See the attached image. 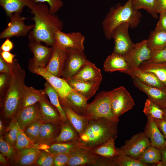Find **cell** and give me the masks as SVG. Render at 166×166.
<instances>
[{"label":"cell","mask_w":166,"mask_h":166,"mask_svg":"<svg viewBox=\"0 0 166 166\" xmlns=\"http://www.w3.org/2000/svg\"><path fill=\"white\" fill-rule=\"evenodd\" d=\"M112 90L100 92L88 104L82 116L89 120L105 118L118 122L119 118L114 115L112 109Z\"/></svg>","instance_id":"obj_5"},{"label":"cell","mask_w":166,"mask_h":166,"mask_svg":"<svg viewBox=\"0 0 166 166\" xmlns=\"http://www.w3.org/2000/svg\"><path fill=\"white\" fill-rule=\"evenodd\" d=\"M118 122L105 118L89 120L85 131L78 140L79 145L84 149L91 150L111 138L116 139Z\"/></svg>","instance_id":"obj_2"},{"label":"cell","mask_w":166,"mask_h":166,"mask_svg":"<svg viewBox=\"0 0 166 166\" xmlns=\"http://www.w3.org/2000/svg\"><path fill=\"white\" fill-rule=\"evenodd\" d=\"M30 9L34 15L31 19L34 22V27L28 34L29 40L53 46L55 43L56 31L63 29V22L50 12L49 7L44 3H36Z\"/></svg>","instance_id":"obj_1"},{"label":"cell","mask_w":166,"mask_h":166,"mask_svg":"<svg viewBox=\"0 0 166 166\" xmlns=\"http://www.w3.org/2000/svg\"><path fill=\"white\" fill-rule=\"evenodd\" d=\"M161 155V160L157 164L159 166H166V147L159 149Z\"/></svg>","instance_id":"obj_57"},{"label":"cell","mask_w":166,"mask_h":166,"mask_svg":"<svg viewBox=\"0 0 166 166\" xmlns=\"http://www.w3.org/2000/svg\"><path fill=\"white\" fill-rule=\"evenodd\" d=\"M81 148L77 141L52 143L49 146L48 150L54 154L72 153Z\"/></svg>","instance_id":"obj_38"},{"label":"cell","mask_w":166,"mask_h":166,"mask_svg":"<svg viewBox=\"0 0 166 166\" xmlns=\"http://www.w3.org/2000/svg\"><path fill=\"white\" fill-rule=\"evenodd\" d=\"M41 152L36 147L26 148L18 150L13 158L18 165H31L36 164Z\"/></svg>","instance_id":"obj_24"},{"label":"cell","mask_w":166,"mask_h":166,"mask_svg":"<svg viewBox=\"0 0 166 166\" xmlns=\"http://www.w3.org/2000/svg\"><path fill=\"white\" fill-rule=\"evenodd\" d=\"M85 39L80 32L65 33L58 30L55 35V44L65 50L72 49L84 51Z\"/></svg>","instance_id":"obj_11"},{"label":"cell","mask_w":166,"mask_h":166,"mask_svg":"<svg viewBox=\"0 0 166 166\" xmlns=\"http://www.w3.org/2000/svg\"><path fill=\"white\" fill-rule=\"evenodd\" d=\"M147 44L151 50L162 49L166 47V32L154 30L147 40Z\"/></svg>","instance_id":"obj_34"},{"label":"cell","mask_w":166,"mask_h":166,"mask_svg":"<svg viewBox=\"0 0 166 166\" xmlns=\"http://www.w3.org/2000/svg\"><path fill=\"white\" fill-rule=\"evenodd\" d=\"M46 95L44 90H37L32 87L26 85L19 110L39 102L45 97Z\"/></svg>","instance_id":"obj_27"},{"label":"cell","mask_w":166,"mask_h":166,"mask_svg":"<svg viewBox=\"0 0 166 166\" xmlns=\"http://www.w3.org/2000/svg\"><path fill=\"white\" fill-rule=\"evenodd\" d=\"M143 112L146 116L154 119L166 120V109L148 98L146 100Z\"/></svg>","instance_id":"obj_36"},{"label":"cell","mask_w":166,"mask_h":166,"mask_svg":"<svg viewBox=\"0 0 166 166\" xmlns=\"http://www.w3.org/2000/svg\"><path fill=\"white\" fill-rule=\"evenodd\" d=\"M147 122L144 132L149 138L151 144L159 149L166 147V140L154 119L147 116Z\"/></svg>","instance_id":"obj_19"},{"label":"cell","mask_w":166,"mask_h":166,"mask_svg":"<svg viewBox=\"0 0 166 166\" xmlns=\"http://www.w3.org/2000/svg\"><path fill=\"white\" fill-rule=\"evenodd\" d=\"M61 125L49 122H42L40 128L39 139L38 144H48L53 143L58 135Z\"/></svg>","instance_id":"obj_26"},{"label":"cell","mask_w":166,"mask_h":166,"mask_svg":"<svg viewBox=\"0 0 166 166\" xmlns=\"http://www.w3.org/2000/svg\"><path fill=\"white\" fill-rule=\"evenodd\" d=\"M36 3L42 2L47 3L50 12L55 14L63 6V3L61 0H33Z\"/></svg>","instance_id":"obj_47"},{"label":"cell","mask_w":166,"mask_h":166,"mask_svg":"<svg viewBox=\"0 0 166 166\" xmlns=\"http://www.w3.org/2000/svg\"><path fill=\"white\" fill-rule=\"evenodd\" d=\"M61 106L66 115L68 120L81 136L85 131L89 120L84 116L76 113L69 107Z\"/></svg>","instance_id":"obj_31"},{"label":"cell","mask_w":166,"mask_h":166,"mask_svg":"<svg viewBox=\"0 0 166 166\" xmlns=\"http://www.w3.org/2000/svg\"><path fill=\"white\" fill-rule=\"evenodd\" d=\"M52 47V51L45 69L53 75L61 77L66 56V51L56 45Z\"/></svg>","instance_id":"obj_16"},{"label":"cell","mask_w":166,"mask_h":166,"mask_svg":"<svg viewBox=\"0 0 166 166\" xmlns=\"http://www.w3.org/2000/svg\"><path fill=\"white\" fill-rule=\"evenodd\" d=\"M155 10L158 14L166 11V0H155Z\"/></svg>","instance_id":"obj_53"},{"label":"cell","mask_w":166,"mask_h":166,"mask_svg":"<svg viewBox=\"0 0 166 166\" xmlns=\"http://www.w3.org/2000/svg\"><path fill=\"white\" fill-rule=\"evenodd\" d=\"M155 0H132L133 9L139 10L143 9L147 11L155 18L158 17V14L155 10Z\"/></svg>","instance_id":"obj_39"},{"label":"cell","mask_w":166,"mask_h":166,"mask_svg":"<svg viewBox=\"0 0 166 166\" xmlns=\"http://www.w3.org/2000/svg\"><path fill=\"white\" fill-rule=\"evenodd\" d=\"M136 159L147 164H157L160 162L161 157L159 149L151 145Z\"/></svg>","instance_id":"obj_37"},{"label":"cell","mask_w":166,"mask_h":166,"mask_svg":"<svg viewBox=\"0 0 166 166\" xmlns=\"http://www.w3.org/2000/svg\"><path fill=\"white\" fill-rule=\"evenodd\" d=\"M66 51L62 76L67 81L74 77L88 60L83 51L72 49Z\"/></svg>","instance_id":"obj_6"},{"label":"cell","mask_w":166,"mask_h":166,"mask_svg":"<svg viewBox=\"0 0 166 166\" xmlns=\"http://www.w3.org/2000/svg\"><path fill=\"white\" fill-rule=\"evenodd\" d=\"M98 157L90 150L81 148L71 153L67 166H95Z\"/></svg>","instance_id":"obj_20"},{"label":"cell","mask_w":166,"mask_h":166,"mask_svg":"<svg viewBox=\"0 0 166 166\" xmlns=\"http://www.w3.org/2000/svg\"><path fill=\"white\" fill-rule=\"evenodd\" d=\"M71 153H59L55 154L54 159V166H67Z\"/></svg>","instance_id":"obj_48"},{"label":"cell","mask_w":166,"mask_h":166,"mask_svg":"<svg viewBox=\"0 0 166 166\" xmlns=\"http://www.w3.org/2000/svg\"><path fill=\"white\" fill-rule=\"evenodd\" d=\"M148 61L154 63L166 62V47L160 50H151V57Z\"/></svg>","instance_id":"obj_45"},{"label":"cell","mask_w":166,"mask_h":166,"mask_svg":"<svg viewBox=\"0 0 166 166\" xmlns=\"http://www.w3.org/2000/svg\"><path fill=\"white\" fill-rule=\"evenodd\" d=\"M34 145L19 127L15 149L18 150L26 148L36 147H34Z\"/></svg>","instance_id":"obj_42"},{"label":"cell","mask_w":166,"mask_h":166,"mask_svg":"<svg viewBox=\"0 0 166 166\" xmlns=\"http://www.w3.org/2000/svg\"><path fill=\"white\" fill-rule=\"evenodd\" d=\"M2 127H3L2 123V120H0V133H1V132L2 130Z\"/></svg>","instance_id":"obj_59"},{"label":"cell","mask_w":166,"mask_h":166,"mask_svg":"<svg viewBox=\"0 0 166 166\" xmlns=\"http://www.w3.org/2000/svg\"><path fill=\"white\" fill-rule=\"evenodd\" d=\"M4 155L2 154H0V163L3 164H6L7 163V161L4 156Z\"/></svg>","instance_id":"obj_58"},{"label":"cell","mask_w":166,"mask_h":166,"mask_svg":"<svg viewBox=\"0 0 166 166\" xmlns=\"http://www.w3.org/2000/svg\"><path fill=\"white\" fill-rule=\"evenodd\" d=\"M132 1L128 0L123 5L118 3L115 6H111L110 8L102 23L103 32L106 38L111 39L113 30L123 23H129L130 28L132 29H134L138 26L142 14L139 10L133 9Z\"/></svg>","instance_id":"obj_4"},{"label":"cell","mask_w":166,"mask_h":166,"mask_svg":"<svg viewBox=\"0 0 166 166\" xmlns=\"http://www.w3.org/2000/svg\"><path fill=\"white\" fill-rule=\"evenodd\" d=\"M30 71L41 76L46 80L57 92L59 100L64 99L67 95L73 90L66 80L51 74L46 70L45 68H34Z\"/></svg>","instance_id":"obj_14"},{"label":"cell","mask_w":166,"mask_h":166,"mask_svg":"<svg viewBox=\"0 0 166 166\" xmlns=\"http://www.w3.org/2000/svg\"><path fill=\"white\" fill-rule=\"evenodd\" d=\"M44 90L50 100V103L58 111L63 122L68 119L60 103L58 94L53 86L47 81L44 84Z\"/></svg>","instance_id":"obj_35"},{"label":"cell","mask_w":166,"mask_h":166,"mask_svg":"<svg viewBox=\"0 0 166 166\" xmlns=\"http://www.w3.org/2000/svg\"><path fill=\"white\" fill-rule=\"evenodd\" d=\"M104 71L112 72L119 71L121 72L128 69V66L122 55L113 52L108 56L104 62Z\"/></svg>","instance_id":"obj_28"},{"label":"cell","mask_w":166,"mask_h":166,"mask_svg":"<svg viewBox=\"0 0 166 166\" xmlns=\"http://www.w3.org/2000/svg\"><path fill=\"white\" fill-rule=\"evenodd\" d=\"M0 56L6 62L8 63L11 64L13 63L16 55L10 52L0 50Z\"/></svg>","instance_id":"obj_52"},{"label":"cell","mask_w":166,"mask_h":166,"mask_svg":"<svg viewBox=\"0 0 166 166\" xmlns=\"http://www.w3.org/2000/svg\"><path fill=\"white\" fill-rule=\"evenodd\" d=\"M80 136L67 120L61 125L60 132L53 143L77 141Z\"/></svg>","instance_id":"obj_30"},{"label":"cell","mask_w":166,"mask_h":166,"mask_svg":"<svg viewBox=\"0 0 166 166\" xmlns=\"http://www.w3.org/2000/svg\"><path fill=\"white\" fill-rule=\"evenodd\" d=\"M61 105L68 107L76 113L82 115L88 104V100L73 90L63 100H59Z\"/></svg>","instance_id":"obj_22"},{"label":"cell","mask_w":166,"mask_h":166,"mask_svg":"<svg viewBox=\"0 0 166 166\" xmlns=\"http://www.w3.org/2000/svg\"><path fill=\"white\" fill-rule=\"evenodd\" d=\"M14 45L9 38L6 39L1 45L0 48L1 51L10 52L13 48Z\"/></svg>","instance_id":"obj_56"},{"label":"cell","mask_w":166,"mask_h":166,"mask_svg":"<svg viewBox=\"0 0 166 166\" xmlns=\"http://www.w3.org/2000/svg\"><path fill=\"white\" fill-rule=\"evenodd\" d=\"M10 73H0V92L1 94L9 82Z\"/></svg>","instance_id":"obj_50"},{"label":"cell","mask_w":166,"mask_h":166,"mask_svg":"<svg viewBox=\"0 0 166 166\" xmlns=\"http://www.w3.org/2000/svg\"><path fill=\"white\" fill-rule=\"evenodd\" d=\"M138 67L143 71L154 74L166 88V62L154 63L146 61Z\"/></svg>","instance_id":"obj_32"},{"label":"cell","mask_w":166,"mask_h":166,"mask_svg":"<svg viewBox=\"0 0 166 166\" xmlns=\"http://www.w3.org/2000/svg\"><path fill=\"white\" fill-rule=\"evenodd\" d=\"M42 121L37 120L28 126L23 131L31 142L34 144L38 143L40 128Z\"/></svg>","instance_id":"obj_40"},{"label":"cell","mask_w":166,"mask_h":166,"mask_svg":"<svg viewBox=\"0 0 166 166\" xmlns=\"http://www.w3.org/2000/svg\"><path fill=\"white\" fill-rule=\"evenodd\" d=\"M10 64L6 62L0 56V72L10 73Z\"/></svg>","instance_id":"obj_55"},{"label":"cell","mask_w":166,"mask_h":166,"mask_svg":"<svg viewBox=\"0 0 166 166\" xmlns=\"http://www.w3.org/2000/svg\"><path fill=\"white\" fill-rule=\"evenodd\" d=\"M151 50L148 47L147 40L133 43L128 51L122 56L127 62L128 69L138 68L143 62L148 61Z\"/></svg>","instance_id":"obj_8"},{"label":"cell","mask_w":166,"mask_h":166,"mask_svg":"<svg viewBox=\"0 0 166 166\" xmlns=\"http://www.w3.org/2000/svg\"><path fill=\"white\" fill-rule=\"evenodd\" d=\"M10 66L11 71L8 83L1 94L4 95L3 112L7 117L13 116L19 109L26 85L25 71L18 64L17 59H14L13 63L10 64Z\"/></svg>","instance_id":"obj_3"},{"label":"cell","mask_w":166,"mask_h":166,"mask_svg":"<svg viewBox=\"0 0 166 166\" xmlns=\"http://www.w3.org/2000/svg\"><path fill=\"white\" fill-rule=\"evenodd\" d=\"M15 148L6 141L3 139L2 137L0 139V151L1 153L9 158H12L16 152Z\"/></svg>","instance_id":"obj_44"},{"label":"cell","mask_w":166,"mask_h":166,"mask_svg":"<svg viewBox=\"0 0 166 166\" xmlns=\"http://www.w3.org/2000/svg\"><path fill=\"white\" fill-rule=\"evenodd\" d=\"M28 47L33 56L29 61V70L38 68H45L51 55L52 46L49 47L44 45L40 42L30 41Z\"/></svg>","instance_id":"obj_12"},{"label":"cell","mask_w":166,"mask_h":166,"mask_svg":"<svg viewBox=\"0 0 166 166\" xmlns=\"http://www.w3.org/2000/svg\"><path fill=\"white\" fill-rule=\"evenodd\" d=\"M153 119L164 138L166 139V120Z\"/></svg>","instance_id":"obj_54"},{"label":"cell","mask_w":166,"mask_h":166,"mask_svg":"<svg viewBox=\"0 0 166 166\" xmlns=\"http://www.w3.org/2000/svg\"><path fill=\"white\" fill-rule=\"evenodd\" d=\"M37 103L21 109L17 112L16 122L22 130H23L32 123L41 120L39 105Z\"/></svg>","instance_id":"obj_17"},{"label":"cell","mask_w":166,"mask_h":166,"mask_svg":"<svg viewBox=\"0 0 166 166\" xmlns=\"http://www.w3.org/2000/svg\"><path fill=\"white\" fill-rule=\"evenodd\" d=\"M36 3L33 0H0V5L8 17L13 13H21L25 7L30 9Z\"/></svg>","instance_id":"obj_29"},{"label":"cell","mask_w":166,"mask_h":166,"mask_svg":"<svg viewBox=\"0 0 166 166\" xmlns=\"http://www.w3.org/2000/svg\"><path fill=\"white\" fill-rule=\"evenodd\" d=\"M21 13H16L8 17L10 20L7 27L0 34V39L10 38L13 37H22L28 35L34 27V24L26 25L24 20L26 18L22 17Z\"/></svg>","instance_id":"obj_7"},{"label":"cell","mask_w":166,"mask_h":166,"mask_svg":"<svg viewBox=\"0 0 166 166\" xmlns=\"http://www.w3.org/2000/svg\"><path fill=\"white\" fill-rule=\"evenodd\" d=\"M18 128L19 126L16 122L12 124L6 136V141L14 148L16 144Z\"/></svg>","instance_id":"obj_46"},{"label":"cell","mask_w":166,"mask_h":166,"mask_svg":"<svg viewBox=\"0 0 166 166\" xmlns=\"http://www.w3.org/2000/svg\"><path fill=\"white\" fill-rule=\"evenodd\" d=\"M112 91L111 107L113 112L117 118L132 109L134 101L130 94L123 86L114 89Z\"/></svg>","instance_id":"obj_9"},{"label":"cell","mask_w":166,"mask_h":166,"mask_svg":"<svg viewBox=\"0 0 166 166\" xmlns=\"http://www.w3.org/2000/svg\"><path fill=\"white\" fill-rule=\"evenodd\" d=\"M129 28V24L126 23L118 26L113 30L111 37L114 43L113 52L123 55L133 44L128 33Z\"/></svg>","instance_id":"obj_13"},{"label":"cell","mask_w":166,"mask_h":166,"mask_svg":"<svg viewBox=\"0 0 166 166\" xmlns=\"http://www.w3.org/2000/svg\"><path fill=\"white\" fill-rule=\"evenodd\" d=\"M67 81L73 91L81 94L88 100L95 95L101 83L100 82H84L73 79Z\"/></svg>","instance_id":"obj_25"},{"label":"cell","mask_w":166,"mask_h":166,"mask_svg":"<svg viewBox=\"0 0 166 166\" xmlns=\"http://www.w3.org/2000/svg\"><path fill=\"white\" fill-rule=\"evenodd\" d=\"M121 73L129 75L132 78H136L147 85L161 89L166 88L154 74L143 71L139 67L128 69Z\"/></svg>","instance_id":"obj_23"},{"label":"cell","mask_w":166,"mask_h":166,"mask_svg":"<svg viewBox=\"0 0 166 166\" xmlns=\"http://www.w3.org/2000/svg\"><path fill=\"white\" fill-rule=\"evenodd\" d=\"M116 139L111 138L98 147L90 150L94 154L99 156L112 159L118 156L120 153L115 146Z\"/></svg>","instance_id":"obj_33"},{"label":"cell","mask_w":166,"mask_h":166,"mask_svg":"<svg viewBox=\"0 0 166 166\" xmlns=\"http://www.w3.org/2000/svg\"><path fill=\"white\" fill-rule=\"evenodd\" d=\"M132 78L136 87L145 93L150 100L166 109V88L161 89L148 85L136 78Z\"/></svg>","instance_id":"obj_15"},{"label":"cell","mask_w":166,"mask_h":166,"mask_svg":"<svg viewBox=\"0 0 166 166\" xmlns=\"http://www.w3.org/2000/svg\"><path fill=\"white\" fill-rule=\"evenodd\" d=\"M95 166H117L112 160L99 156Z\"/></svg>","instance_id":"obj_51"},{"label":"cell","mask_w":166,"mask_h":166,"mask_svg":"<svg viewBox=\"0 0 166 166\" xmlns=\"http://www.w3.org/2000/svg\"><path fill=\"white\" fill-rule=\"evenodd\" d=\"M38 103L40 119L42 122L61 124L63 122L58 111L45 97Z\"/></svg>","instance_id":"obj_21"},{"label":"cell","mask_w":166,"mask_h":166,"mask_svg":"<svg viewBox=\"0 0 166 166\" xmlns=\"http://www.w3.org/2000/svg\"><path fill=\"white\" fill-rule=\"evenodd\" d=\"M149 138L144 132L136 134L125 142L120 148H117L120 152L136 159L151 145Z\"/></svg>","instance_id":"obj_10"},{"label":"cell","mask_w":166,"mask_h":166,"mask_svg":"<svg viewBox=\"0 0 166 166\" xmlns=\"http://www.w3.org/2000/svg\"><path fill=\"white\" fill-rule=\"evenodd\" d=\"M117 156L112 159L118 166H147L148 164L120 152Z\"/></svg>","instance_id":"obj_41"},{"label":"cell","mask_w":166,"mask_h":166,"mask_svg":"<svg viewBox=\"0 0 166 166\" xmlns=\"http://www.w3.org/2000/svg\"><path fill=\"white\" fill-rule=\"evenodd\" d=\"M55 154L49 151H42L36 164L40 166H54V159Z\"/></svg>","instance_id":"obj_43"},{"label":"cell","mask_w":166,"mask_h":166,"mask_svg":"<svg viewBox=\"0 0 166 166\" xmlns=\"http://www.w3.org/2000/svg\"><path fill=\"white\" fill-rule=\"evenodd\" d=\"M160 14L159 18L155 30L166 32V11Z\"/></svg>","instance_id":"obj_49"},{"label":"cell","mask_w":166,"mask_h":166,"mask_svg":"<svg viewBox=\"0 0 166 166\" xmlns=\"http://www.w3.org/2000/svg\"><path fill=\"white\" fill-rule=\"evenodd\" d=\"M72 79L84 82L101 83L102 77L101 70L88 60L79 72Z\"/></svg>","instance_id":"obj_18"}]
</instances>
